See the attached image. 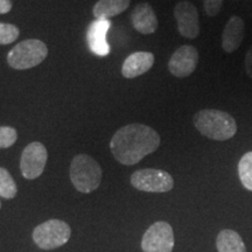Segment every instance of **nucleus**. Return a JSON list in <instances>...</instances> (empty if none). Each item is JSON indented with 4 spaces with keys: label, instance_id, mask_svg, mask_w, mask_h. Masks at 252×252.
<instances>
[{
    "label": "nucleus",
    "instance_id": "1",
    "mask_svg": "<svg viewBox=\"0 0 252 252\" xmlns=\"http://www.w3.org/2000/svg\"><path fill=\"white\" fill-rule=\"evenodd\" d=\"M160 146V135L154 128L144 124L123 126L113 134L110 150L115 159L123 165L132 166Z\"/></svg>",
    "mask_w": 252,
    "mask_h": 252
},
{
    "label": "nucleus",
    "instance_id": "2",
    "mask_svg": "<svg viewBox=\"0 0 252 252\" xmlns=\"http://www.w3.org/2000/svg\"><path fill=\"white\" fill-rule=\"evenodd\" d=\"M196 130L212 140L224 141L237 133V123L228 112L217 109H204L193 118Z\"/></svg>",
    "mask_w": 252,
    "mask_h": 252
},
{
    "label": "nucleus",
    "instance_id": "3",
    "mask_svg": "<svg viewBox=\"0 0 252 252\" xmlns=\"http://www.w3.org/2000/svg\"><path fill=\"white\" fill-rule=\"evenodd\" d=\"M70 179L78 191L89 194L99 187L102 168L94 158L87 154H78L71 161Z\"/></svg>",
    "mask_w": 252,
    "mask_h": 252
},
{
    "label": "nucleus",
    "instance_id": "4",
    "mask_svg": "<svg viewBox=\"0 0 252 252\" xmlns=\"http://www.w3.org/2000/svg\"><path fill=\"white\" fill-rule=\"evenodd\" d=\"M48 55L46 43L36 39H28L18 43L7 55L9 67L17 70H26L39 65Z\"/></svg>",
    "mask_w": 252,
    "mask_h": 252
},
{
    "label": "nucleus",
    "instance_id": "5",
    "mask_svg": "<svg viewBox=\"0 0 252 252\" xmlns=\"http://www.w3.org/2000/svg\"><path fill=\"white\" fill-rule=\"evenodd\" d=\"M70 235V226L67 223L60 220H49L34 229L33 239L43 250H53L67 243Z\"/></svg>",
    "mask_w": 252,
    "mask_h": 252
},
{
    "label": "nucleus",
    "instance_id": "6",
    "mask_svg": "<svg viewBox=\"0 0 252 252\" xmlns=\"http://www.w3.org/2000/svg\"><path fill=\"white\" fill-rule=\"evenodd\" d=\"M131 185L138 190L147 193H166L174 187V180L169 173L161 169L146 168L132 174Z\"/></svg>",
    "mask_w": 252,
    "mask_h": 252
},
{
    "label": "nucleus",
    "instance_id": "7",
    "mask_svg": "<svg viewBox=\"0 0 252 252\" xmlns=\"http://www.w3.org/2000/svg\"><path fill=\"white\" fill-rule=\"evenodd\" d=\"M141 248L144 252H172L174 234L167 222H156L145 232Z\"/></svg>",
    "mask_w": 252,
    "mask_h": 252
},
{
    "label": "nucleus",
    "instance_id": "8",
    "mask_svg": "<svg viewBox=\"0 0 252 252\" xmlns=\"http://www.w3.org/2000/svg\"><path fill=\"white\" fill-rule=\"evenodd\" d=\"M47 158H48V153L43 144L34 141L27 145L23 151L20 159V169L24 178L28 180L39 178L45 171Z\"/></svg>",
    "mask_w": 252,
    "mask_h": 252
},
{
    "label": "nucleus",
    "instance_id": "9",
    "mask_svg": "<svg viewBox=\"0 0 252 252\" xmlns=\"http://www.w3.org/2000/svg\"><path fill=\"white\" fill-rule=\"evenodd\" d=\"M174 17L182 36L194 40L200 35V19L195 5L189 1L178 2L174 7Z\"/></svg>",
    "mask_w": 252,
    "mask_h": 252
},
{
    "label": "nucleus",
    "instance_id": "10",
    "mask_svg": "<svg viewBox=\"0 0 252 252\" xmlns=\"http://www.w3.org/2000/svg\"><path fill=\"white\" fill-rule=\"evenodd\" d=\"M198 63V52L193 46H181L173 53L168 61V70L173 76L188 77L195 71Z\"/></svg>",
    "mask_w": 252,
    "mask_h": 252
},
{
    "label": "nucleus",
    "instance_id": "11",
    "mask_svg": "<svg viewBox=\"0 0 252 252\" xmlns=\"http://www.w3.org/2000/svg\"><path fill=\"white\" fill-rule=\"evenodd\" d=\"M111 27L108 19H96L88 28V45L91 52L97 56H106L110 53V46L106 41V33Z\"/></svg>",
    "mask_w": 252,
    "mask_h": 252
},
{
    "label": "nucleus",
    "instance_id": "12",
    "mask_svg": "<svg viewBox=\"0 0 252 252\" xmlns=\"http://www.w3.org/2000/svg\"><path fill=\"white\" fill-rule=\"evenodd\" d=\"M245 24L238 15H232L226 21L222 33V48L225 53H234L239 48L244 39Z\"/></svg>",
    "mask_w": 252,
    "mask_h": 252
},
{
    "label": "nucleus",
    "instance_id": "13",
    "mask_svg": "<svg viewBox=\"0 0 252 252\" xmlns=\"http://www.w3.org/2000/svg\"><path fill=\"white\" fill-rule=\"evenodd\" d=\"M132 26L140 34H153L158 30V18L152 6L147 2H141L135 6L131 14Z\"/></svg>",
    "mask_w": 252,
    "mask_h": 252
},
{
    "label": "nucleus",
    "instance_id": "14",
    "mask_svg": "<svg viewBox=\"0 0 252 252\" xmlns=\"http://www.w3.org/2000/svg\"><path fill=\"white\" fill-rule=\"evenodd\" d=\"M154 64V55L150 52H135L123 63L122 74L125 78H135L147 72Z\"/></svg>",
    "mask_w": 252,
    "mask_h": 252
},
{
    "label": "nucleus",
    "instance_id": "15",
    "mask_svg": "<svg viewBox=\"0 0 252 252\" xmlns=\"http://www.w3.org/2000/svg\"><path fill=\"white\" fill-rule=\"evenodd\" d=\"M131 0H98L93 13L96 19H109L123 13L130 6Z\"/></svg>",
    "mask_w": 252,
    "mask_h": 252
},
{
    "label": "nucleus",
    "instance_id": "16",
    "mask_svg": "<svg viewBox=\"0 0 252 252\" xmlns=\"http://www.w3.org/2000/svg\"><path fill=\"white\" fill-rule=\"evenodd\" d=\"M216 247L219 252H247V248L237 232L234 230H222L217 236Z\"/></svg>",
    "mask_w": 252,
    "mask_h": 252
},
{
    "label": "nucleus",
    "instance_id": "17",
    "mask_svg": "<svg viewBox=\"0 0 252 252\" xmlns=\"http://www.w3.org/2000/svg\"><path fill=\"white\" fill-rule=\"evenodd\" d=\"M238 175L242 185L252 191V151L245 153L239 160Z\"/></svg>",
    "mask_w": 252,
    "mask_h": 252
},
{
    "label": "nucleus",
    "instance_id": "18",
    "mask_svg": "<svg viewBox=\"0 0 252 252\" xmlns=\"http://www.w3.org/2000/svg\"><path fill=\"white\" fill-rule=\"evenodd\" d=\"M17 185L7 169L0 167V196L4 198H13L17 195Z\"/></svg>",
    "mask_w": 252,
    "mask_h": 252
},
{
    "label": "nucleus",
    "instance_id": "19",
    "mask_svg": "<svg viewBox=\"0 0 252 252\" xmlns=\"http://www.w3.org/2000/svg\"><path fill=\"white\" fill-rule=\"evenodd\" d=\"M19 28L12 24L0 23V45L13 43L19 37Z\"/></svg>",
    "mask_w": 252,
    "mask_h": 252
},
{
    "label": "nucleus",
    "instance_id": "20",
    "mask_svg": "<svg viewBox=\"0 0 252 252\" xmlns=\"http://www.w3.org/2000/svg\"><path fill=\"white\" fill-rule=\"evenodd\" d=\"M18 139L17 130L11 126H0V149H8Z\"/></svg>",
    "mask_w": 252,
    "mask_h": 252
},
{
    "label": "nucleus",
    "instance_id": "21",
    "mask_svg": "<svg viewBox=\"0 0 252 252\" xmlns=\"http://www.w3.org/2000/svg\"><path fill=\"white\" fill-rule=\"evenodd\" d=\"M223 0H203L204 11L209 17H216L222 8Z\"/></svg>",
    "mask_w": 252,
    "mask_h": 252
},
{
    "label": "nucleus",
    "instance_id": "22",
    "mask_svg": "<svg viewBox=\"0 0 252 252\" xmlns=\"http://www.w3.org/2000/svg\"><path fill=\"white\" fill-rule=\"evenodd\" d=\"M245 71H247L248 76L252 78V46L249 48L245 55Z\"/></svg>",
    "mask_w": 252,
    "mask_h": 252
},
{
    "label": "nucleus",
    "instance_id": "23",
    "mask_svg": "<svg viewBox=\"0 0 252 252\" xmlns=\"http://www.w3.org/2000/svg\"><path fill=\"white\" fill-rule=\"evenodd\" d=\"M12 9L11 0H0V14L8 13Z\"/></svg>",
    "mask_w": 252,
    "mask_h": 252
},
{
    "label": "nucleus",
    "instance_id": "24",
    "mask_svg": "<svg viewBox=\"0 0 252 252\" xmlns=\"http://www.w3.org/2000/svg\"><path fill=\"white\" fill-rule=\"evenodd\" d=\"M0 208H1V203H0Z\"/></svg>",
    "mask_w": 252,
    "mask_h": 252
}]
</instances>
